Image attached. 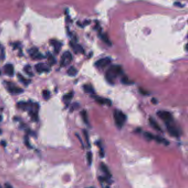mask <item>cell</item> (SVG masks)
<instances>
[{"label": "cell", "mask_w": 188, "mask_h": 188, "mask_svg": "<svg viewBox=\"0 0 188 188\" xmlns=\"http://www.w3.org/2000/svg\"><path fill=\"white\" fill-rule=\"evenodd\" d=\"M7 89L10 93L13 94H19L23 92V89L19 87H17L14 84L12 83H6Z\"/></svg>", "instance_id": "obj_5"}, {"label": "cell", "mask_w": 188, "mask_h": 188, "mask_svg": "<svg viewBox=\"0 0 188 188\" xmlns=\"http://www.w3.org/2000/svg\"><path fill=\"white\" fill-rule=\"evenodd\" d=\"M152 103H153V104H157V101L156 100H155L154 98H153V99L152 100Z\"/></svg>", "instance_id": "obj_31"}, {"label": "cell", "mask_w": 188, "mask_h": 188, "mask_svg": "<svg viewBox=\"0 0 188 188\" xmlns=\"http://www.w3.org/2000/svg\"><path fill=\"white\" fill-rule=\"evenodd\" d=\"M94 98L95 101L100 105H107L110 106L111 104V102L110 100L98 97V96H95V97H94Z\"/></svg>", "instance_id": "obj_11"}, {"label": "cell", "mask_w": 188, "mask_h": 188, "mask_svg": "<svg viewBox=\"0 0 188 188\" xmlns=\"http://www.w3.org/2000/svg\"><path fill=\"white\" fill-rule=\"evenodd\" d=\"M111 63V60L109 57H105L100 59L95 63V65L96 67L99 68H104Z\"/></svg>", "instance_id": "obj_7"}, {"label": "cell", "mask_w": 188, "mask_h": 188, "mask_svg": "<svg viewBox=\"0 0 188 188\" xmlns=\"http://www.w3.org/2000/svg\"><path fill=\"white\" fill-rule=\"evenodd\" d=\"M35 68L36 72L39 73L44 72H49L50 70V67L48 64L44 63H39L35 66Z\"/></svg>", "instance_id": "obj_6"}, {"label": "cell", "mask_w": 188, "mask_h": 188, "mask_svg": "<svg viewBox=\"0 0 188 188\" xmlns=\"http://www.w3.org/2000/svg\"><path fill=\"white\" fill-rule=\"evenodd\" d=\"M144 136L148 140H154V135H152L151 133H148V132H145L144 133Z\"/></svg>", "instance_id": "obj_24"}, {"label": "cell", "mask_w": 188, "mask_h": 188, "mask_svg": "<svg viewBox=\"0 0 188 188\" xmlns=\"http://www.w3.org/2000/svg\"><path fill=\"white\" fill-rule=\"evenodd\" d=\"M114 117L116 126L119 128H121L126 120L125 115L120 111L116 110L114 112Z\"/></svg>", "instance_id": "obj_2"}, {"label": "cell", "mask_w": 188, "mask_h": 188, "mask_svg": "<svg viewBox=\"0 0 188 188\" xmlns=\"http://www.w3.org/2000/svg\"><path fill=\"white\" fill-rule=\"evenodd\" d=\"M101 39H102V40H103V41L105 43V44H106L109 46H111V42H110V40H109L108 36H107L105 34H103L101 36Z\"/></svg>", "instance_id": "obj_23"}, {"label": "cell", "mask_w": 188, "mask_h": 188, "mask_svg": "<svg viewBox=\"0 0 188 188\" xmlns=\"http://www.w3.org/2000/svg\"><path fill=\"white\" fill-rule=\"evenodd\" d=\"M157 115L161 119L164 121L166 124H170L173 121V118L170 112L165 111H159L157 113Z\"/></svg>", "instance_id": "obj_3"}, {"label": "cell", "mask_w": 188, "mask_h": 188, "mask_svg": "<svg viewBox=\"0 0 188 188\" xmlns=\"http://www.w3.org/2000/svg\"><path fill=\"white\" fill-rule=\"evenodd\" d=\"M149 122L151 126L155 130H156L157 131H161L160 127H159L158 123L156 122V121H155L153 118H149Z\"/></svg>", "instance_id": "obj_14"}, {"label": "cell", "mask_w": 188, "mask_h": 188, "mask_svg": "<svg viewBox=\"0 0 188 188\" xmlns=\"http://www.w3.org/2000/svg\"><path fill=\"white\" fill-rule=\"evenodd\" d=\"M87 161H88V162L89 164H90L91 163H92V153L90 152H88V153L87 155Z\"/></svg>", "instance_id": "obj_26"}, {"label": "cell", "mask_w": 188, "mask_h": 188, "mask_svg": "<svg viewBox=\"0 0 188 188\" xmlns=\"http://www.w3.org/2000/svg\"><path fill=\"white\" fill-rule=\"evenodd\" d=\"M100 168L101 171L103 172V173L104 174V176L106 177H108L109 178H111V174L109 170V169L107 167V166L104 164V163H101L100 164Z\"/></svg>", "instance_id": "obj_12"}, {"label": "cell", "mask_w": 188, "mask_h": 188, "mask_svg": "<svg viewBox=\"0 0 188 188\" xmlns=\"http://www.w3.org/2000/svg\"><path fill=\"white\" fill-rule=\"evenodd\" d=\"M83 89L85 93H89V94H93L94 90L92 86L89 85H85L83 86Z\"/></svg>", "instance_id": "obj_19"}, {"label": "cell", "mask_w": 188, "mask_h": 188, "mask_svg": "<svg viewBox=\"0 0 188 188\" xmlns=\"http://www.w3.org/2000/svg\"><path fill=\"white\" fill-rule=\"evenodd\" d=\"M47 61L49 62V64L50 66L53 65L56 63V60L55 58L53 57V55H52L50 53H47Z\"/></svg>", "instance_id": "obj_15"}, {"label": "cell", "mask_w": 188, "mask_h": 188, "mask_svg": "<svg viewBox=\"0 0 188 188\" xmlns=\"http://www.w3.org/2000/svg\"><path fill=\"white\" fill-rule=\"evenodd\" d=\"M4 73L9 77H13L14 75V67L11 64H7L4 66Z\"/></svg>", "instance_id": "obj_10"}, {"label": "cell", "mask_w": 188, "mask_h": 188, "mask_svg": "<svg viewBox=\"0 0 188 188\" xmlns=\"http://www.w3.org/2000/svg\"><path fill=\"white\" fill-rule=\"evenodd\" d=\"M42 96H43V98L46 100L49 99L50 97V91L49 90H44L43 92H42Z\"/></svg>", "instance_id": "obj_22"}, {"label": "cell", "mask_w": 188, "mask_h": 188, "mask_svg": "<svg viewBox=\"0 0 188 188\" xmlns=\"http://www.w3.org/2000/svg\"><path fill=\"white\" fill-rule=\"evenodd\" d=\"M167 130L170 135L172 136L179 137L180 135L179 132L177 128L170 124H167Z\"/></svg>", "instance_id": "obj_9"}, {"label": "cell", "mask_w": 188, "mask_h": 188, "mask_svg": "<svg viewBox=\"0 0 188 188\" xmlns=\"http://www.w3.org/2000/svg\"><path fill=\"white\" fill-rule=\"evenodd\" d=\"M0 188H2V187H1V186H0Z\"/></svg>", "instance_id": "obj_33"}, {"label": "cell", "mask_w": 188, "mask_h": 188, "mask_svg": "<svg viewBox=\"0 0 188 188\" xmlns=\"http://www.w3.org/2000/svg\"><path fill=\"white\" fill-rule=\"evenodd\" d=\"M73 96V94L72 93H69L63 96V100L65 102H69L72 99Z\"/></svg>", "instance_id": "obj_21"}, {"label": "cell", "mask_w": 188, "mask_h": 188, "mask_svg": "<svg viewBox=\"0 0 188 188\" xmlns=\"http://www.w3.org/2000/svg\"><path fill=\"white\" fill-rule=\"evenodd\" d=\"M81 116L82 118V119L83 122L85 123V124H88V116H87V113L85 110H83L81 112Z\"/></svg>", "instance_id": "obj_20"}, {"label": "cell", "mask_w": 188, "mask_h": 188, "mask_svg": "<svg viewBox=\"0 0 188 188\" xmlns=\"http://www.w3.org/2000/svg\"><path fill=\"white\" fill-rule=\"evenodd\" d=\"M83 133H84V136H85V140H86V141H87V143L88 145L89 146H90L89 141V136H88V133H87V131H85V130H83Z\"/></svg>", "instance_id": "obj_27"}, {"label": "cell", "mask_w": 188, "mask_h": 188, "mask_svg": "<svg viewBox=\"0 0 188 188\" xmlns=\"http://www.w3.org/2000/svg\"><path fill=\"white\" fill-rule=\"evenodd\" d=\"M72 47L76 53H82L83 52V48L79 45L72 44Z\"/></svg>", "instance_id": "obj_18"}, {"label": "cell", "mask_w": 188, "mask_h": 188, "mask_svg": "<svg viewBox=\"0 0 188 188\" xmlns=\"http://www.w3.org/2000/svg\"><path fill=\"white\" fill-rule=\"evenodd\" d=\"M121 82H122L123 84H128V83H130L129 82V81H128V79H127V77H123V78L122 79V80H121Z\"/></svg>", "instance_id": "obj_28"}, {"label": "cell", "mask_w": 188, "mask_h": 188, "mask_svg": "<svg viewBox=\"0 0 188 188\" xmlns=\"http://www.w3.org/2000/svg\"><path fill=\"white\" fill-rule=\"evenodd\" d=\"M51 44L53 46L55 49V51L56 52V53H58L59 51H60L61 47V44L60 42H59L57 41L56 40H51L50 41Z\"/></svg>", "instance_id": "obj_13"}, {"label": "cell", "mask_w": 188, "mask_h": 188, "mask_svg": "<svg viewBox=\"0 0 188 188\" xmlns=\"http://www.w3.org/2000/svg\"><path fill=\"white\" fill-rule=\"evenodd\" d=\"M5 188H13V187L9 184H5Z\"/></svg>", "instance_id": "obj_29"}, {"label": "cell", "mask_w": 188, "mask_h": 188, "mask_svg": "<svg viewBox=\"0 0 188 188\" xmlns=\"http://www.w3.org/2000/svg\"><path fill=\"white\" fill-rule=\"evenodd\" d=\"M72 60V56L69 51H66L63 53L61 57L60 64L62 67L66 66Z\"/></svg>", "instance_id": "obj_4"}, {"label": "cell", "mask_w": 188, "mask_h": 188, "mask_svg": "<svg viewBox=\"0 0 188 188\" xmlns=\"http://www.w3.org/2000/svg\"><path fill=\"white\" fill-rule=\"evenodd\" d=\"M87 188H94L93 187H87Z\"/></svg>", "instance_id": "obj_32"}, {"label": "cell", "mask_w": 188, "mask_h": 188, "mask_svg": "<svg viewBox=\"0 0 188 188\" xmlns=\"http://www.w3.org/2000/svg\"><path fill=\"white\" fill-rule=\"evenodd\" d=\"M122 73V69L120 66L113 65L110 67L107 70L105 74V78L107 81L112 84L114 83L115 80Z\"/></svg>", "instance_id": "obj_1"}, {"label": "cell", "mask_w": 188, "mask_h": 188, "mask_svg": "<svg viewBox=\"0 0 188 188\" xmlns=\"http://www.w3.org/2000/svg\"><path fill=\"white\" fill-rule=\"evenodd\" d=\"M24 71L26 74H28L29 76H33V72H32L31 68L29 66H26L24 67Z\"/></svg>", "instance_id": "obj_25"}, {"label": "cell", "mask_w": 188, "mask_h": 188, "mask_svg": "<svg viewBox=\"0 0 188 188\" xmlns=\"http://www.w3.org/2000/svg\"><path fill=\"white\" fill-rule=\"evenodd\" d=\"M174 5H175V6H179V7H182V6H181V3H179V2H175V3H174Z\"/></svg>", "instance_id": "obj_30"}, {"label": "cell", "mask_w": 188, "mask_h": 188, "mask_svg": "<svg viewBox=\"0 0 188 188\" xmlns=\"http://www.w3.org/2000/svg\"><path fill=\"white\" fill-rule=\"evenodd\" d=\"M67 74L68 76L71 77H74L77 74V69L73 67H71L67 71Z\"/></svg>", "instance_id": "obj_17"}, {"label": "cell", "mask_w": 188, "mask_h": 188, "mask_svg": "<svg viewBox=\"0 0 188 188\" xmlns=\"http://www.w3.org/2000/svg\"><path fill=\"white\" fill-rule=\"evenodd\" d=\"M29 53L30 56L35 60H41L44 56L41 53H39L37 48L33 47L31 48L29 50Z\"/></svg>", "instance_id": "obj_8"}, {"label": "cell", "mask_w": 188, "mask_h": 188, "mask_svg": "<svg viewBox=\"0 0 188 188\" xmlns=\"http://www.w3.org/2000/svg\"><path fill=\"white\" fill-rule=\"evenodd\" d=\"M17 77H18V78L19 79V80H20V82L21 83H22L25 85H28L30 83V80H28V79H25L20 74H17Z\"/></svg>", "instance_id": "obj_16"}]
</instances>
